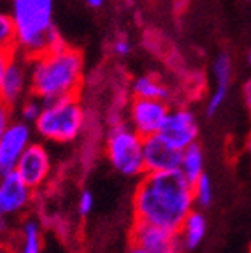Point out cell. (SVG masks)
Listing matches in <instances>:
<instances>
[{
    "label": "cell",
    "mask_w": 251,
    "mask_h": 253,
    "mask_svg": "<svg viewBox=\"0 0 251 253\" xmlns=\"http://www.w3.org/2000/svg\"><path fill=\"white\" fill-rule=\"evenodd\" d=\"M193 210V186L181 170L141 176L133 194V221H144L177 234Z\"/></svg>",
    "instance_id": "obj_1"
},
{
    "label": "cell",
    "mask_w": 251,
    "mask_h": 253,
    "mask_svg": "<svg viewBox=\"0 0 251 253\" xmlns=\"http://www.w3.org/2000/svg\"><path fill=\"white\" fill-rule=\"evenodd\" d=\"M84 56L69 42H60L30 58V93L44 102L81 93Z\"/></svg>",
    "instance_id": "obj_2"
},
{
    "label": "cell",
    "mask_w": 251,
    "mask_h": 253,
    "mask_svg": "<svg viewBox=\"0 0 251 253\" xmlns=\"http://www.w3.org/2000/svg\"><path fill=\"white\" fill-rule=\"evenodd\" d=\"M9 12L16 30L14 49L28 58L65 41L55 27V0H11Z\"/></svg>",
    "instance_id": "obj_3"
},
{
    "label": "cell",
    "mask_w": 251,
    "mask_h": 253,
    "mask_svg": "<svg viewBox=\"0 0 251 253\" xmlns=\"http://www.w3.org/2000/svg\"><path fill=\"white\" fill-rule=\"evenodd\" d=\"M86 126V109L79 95L44 102L42 113L34 123V132L41 139L55 144L74 142Z\"/></svg>",
    "instance_id": "obj_4"
},
{
    "label": "cell",
    "mask_w": 251,
    "mask_h": 253,
    "mask_svg": "<svg viewBox=\"0 0 251 253\" xmlns=\"http://www.w3.org/2000/svg\"><path fill=\"white\" fill-rule=\"evenodd\" d=\"M144 137L133 130L126 120H116L111 123L106 134V155L111 166L122 176L141 178L146 174L144 153H142Z\"/></svg>",
    "instance_id": "obj_5"
},
{
    "label": "cell",
    "mask_w": 251,
    "mask_h": 253,
    "mask_svg": "<svg viewBox=\"0 0 251 253\" xmlns=\"http://www.w3.org/2000/svg\"><path fill=\"white\" fill-rule=\"evenodd\" d=\"M169 109L170 104L167 100L132 97L126 106L125 120L141 137H149L160 132Z\"/></svg>",
    "instance_id": "obj_6"
},
{
    "label": "cell",
    "mask_w": 251,
    "mask_h": 253,
    "mask_svg": "<svg viewBox=\"0 0 251 253\" xmlns=\"http://www.w3.org/2000/svg\"><path fill=\"white\" fill-rule=\"evenodd\" d=\"M199 120L197 115L186 106H170L158 134L172 146L185 150L195 144L199 139Z\"/></svg>",
    "instance_id": "obj_7"
},
{
    "label": "cell",
    "mask_w": 251,
    "mask_h": 253,
    "mask_svg": "<svg viewBox=\"0 0 251 253\" xmlns=\"http://www.w3.org/2000/svg\"><path fill=\"white\" fill-rule=\"evenodd\" d=\"M14 170L34 192L46 185V181L49 179L53 170L51 155L47 151L46 144L32 141L30 146L21 155L20 162L16 164Z\"/></svg>",
    "instance_id": "obj_8"
},
{
    "label": "cell",
    "mask_w": 251,
    "mask_h": 253,
    "mask_svg": "<svg viewBox=\"0 0 251 253\" xmlns=\"http://www.w3.org/2000/svg\"><path fill=\"white\" fill-rule=\"evenodd\" d=\"M27 95H30V58L12 49L2 81V100L16 109Z\"/></svg>",
    "instance_id": "obj_9"
},
{
    "label": "cell",
    "mask_w": 251,
    "mask_h": 253,
    "mask_svg": "<svg viewBox=\"0 0 251 253\" xmlns=\"http://www.w3.org/2000/svg\"><path fill=\"white\" fill-rule=\"evenodd\" d=\"M34 137V125L23 120H12L7 130L0 137V167L2 172L16 169V164L20 162L21 155L30 146Z\"/></svg>",
    "instance_id": "obj_10"
},
{
    "label": "cell",
    "mask_w": 251,
    "mask_h": 253,
    "mask_svg": "<svg viewBox=\"0 0 251 253\" xmlns=\"http://www.w3.org/2000/svg\"><path fill=\"white\" fill-rule=\"evenodd\" d=\"M34 190L18 176L16 170L0 174V214L12 218L21 214L32 202Z\"/></svg>",
    "instance_id": "obj_11"
},
{
    "label": "cell",
    "mask_w": 251,
    "mask_h": 253,
    "mask_svg": "<svg viewBox=\"0 0 251 253\" xmlns=\"http://www.w3.org/2000/svg\"><path fill=\"white\" fill-rule=\"evenodd\" d=\"M142 153H144L146 172H169V170H179L183 150L172 146V144L165 141L160 134L144 137Z\"/></svg>",
    "instance_id": "obj_12"
},
{
    "label": "cell",
    "mask_w": 251,
    "mask_h": 253,
    "mask_svg": "<svg viewBox=\"0 0 251 253\" xmlns=\"http://www.w3.org/2000/svg\"><path fill=\"white\" fill-rule=\"evenodd\" d=\"M132 245L141 246L149 253H169L179 250L177 234L158 225L144 223V221H133L132 232H130Z\"/></svg>",
    "instance_id": "obj_13"
},
{
    "label": "cell",
    "mask_w": 251,
    "mask_h": 253,
    "mask_svg": "<svg viewBox=\"0 0 251 253\" xmlns=\"http://www.w3.org/2000/svg\"><path fill=\"white\" fill-rule=\"evenodd\" d=\"M212 76H214V86L209 93L208 104H206V115L214 116L221 107L225 106L230 93L232 79H234V62L228 51H221L216 55L212 62Z\"/></svg>",
    "instance_id": "obj_14"
},
{
    "label": "cell",
    "mask_w": 251,
    "mask_h": 253,
    "mask_svg": "<svg viewBox=\"0 0 251 253\" xmlns=\"http://www.w3.org/2000/svg\"><path fill=\"white\" fill-rule=\"evenodd\" d=\"M130 91H132V97H141V99H158L167 102L170 99L169 84H165L164 79L155 72L137 76L130 84Z\"/></svg>",
    "instance_id": "obj_15"
},
{
    "label": "cell",
    "mask_w": 251,
    "mask_h": 253,
    "mask_svg": "<svg viewBox=\"0 0 251 253\" xmlns=\"http://www.w3.org/2000/svg\"><path fill=\"white\" fill-rule=\"evenodd\" d=\"M206 229H208V223H206L204 214L200 211L193 210L188 216L185 218L183 225L177 230V241H179V248L185 250H195L197 246L202 243L206 236Z\"/></svg>",
    "instance_id": "obj_16"
},
{
    "label": "cell",
    "mask_w": 251,
    "mask_h": 253,
    "mask_svg": "<svg viewBox=\"0 0 251 253\" xmlns=\"http://www.w3.org/2000/svg\"><path fill=\"white\" fill-rule=\"evenodd\" d=\"M179 170L190 183H195L204 174V151L197 142L183 150Z\"/></svg>",
    "instance_id": "obj_17"
},
{
    "label": "cell",
    "mask_w": 251,
    "mask_h": 253,
    "mask_svg": "<svg viewBox=\"0 0 251 253\" xmlns=\"http://www.w3.org/2000/svg\"><path fill=\"white\" fill-rule=\"evenodd\" d=\"M42 250V236L37 221L27 220L21 227V245L16 253H41Z\"/></svg>",
    "instance_id": "obj_18"
},
{
    "label": "cell",
    "mask_w": 251,
    "mask_h": 253,
    "mask_svg": "<svg viewBox=\"0 0 251 253\" xmlns=\"http://www.w3.org/2000/svg\"><path fill=\"white\" fill-rule=\"evenodd\" d=\"M42 107H44V100L36 97V95H27L23 100H21L18 106H16V111H18V116L20 120L27 123H36V120L39 118V115L42 113Z\"/></svg>",
    "instance_id": "obj_19"
},
{
    "label": "cell",
    "mask_w": 251,
    "mask_h": 253,
    "mask_svg": "<svg viewBox=\"0 0 251 253\" xmlns=\"http://www.w3.org/2000/svg\"><path fill=\"white\" fill-rule=\"evenodd\" d=\"M193 186V201H195V206H200V208H208L211 206L212 199H214V188H212L211 179L202 174L195 183H192Z\"/></svg>",
    "instance_id": "obj_20"
},
{
    "label": "cell",
    "mask_w": 251,
    "mask_h": 253,
    "mask_svg": "<svg viewBox=\"0 0 251 253\" xmlns=\"http://www.w3.org/2000/svg\"><path fill=\"white\" fill-rule=\"evenodd\" d=\"M16 30L11 12L0 11V49H14Z\"/></svg>",
    "instance_id": "obj_21"
},
{
    "label": "cell",
    "mask_w": 251,
    "mask_h": 253,
    "mask_svg": "<svg viewBox=\"0 0 251 253\" xmlns=\"http://www.w3.org/2000/svg\"><path fill=\"white\" fill-rule=\"evenodd\" d=\"M111 51L118 58H125V56H128L132 53V42H130V39L126 36L114 37L113 42H111Z\"/></svg>",
    "instance_id": "obj_22"
},
{
    "label": "cell",
    "mask_w": 251,
    "mask_h": 253,
    "mask_svg": "<svg viewBox=\"0 0 251 253\" xmlns=\"http://www.w3.org/2000/svg\"><path fill=\"white\" fill-rule=\"evenodd\" d=\"M14 113H16L14 107L9 106V104L4 102V100H0V137L4 135V132L7 130V126L12 123Z\"/></svg>",
    "instance_id": "obj_23"
},
{
    "label": "cell",
    "mask_w": 251,
    "mask_h": 253,
    "mask_svg": "<svg viewBox=\"0 0 251 253\" xmlns=\"http://www.w3.org/2000/svg\"><path fill=\"white\" fill-rule=\"evenodd\" d=\"M93 204H95V199L93 195H91V192H88V190H84V192H81V195H79V201H78V213L79 216H88V214L93 211Z\"/></svg>",
    "instance_id": "obj_24"
},
{
    "label": "cell",
    "mask_w": 251,
    "mask_h": 253,
    "mask_svg": "<svg viewBox=\"0 0 251 253\" xmlns=\"http://www.w3.org/2000/svg\"><path fill=\"white\" fill-rule=\"evenodd\" d=\"M12 49H0V100H2V81H4L5 69H7L9 58H11Z\"/></svg>",
    "instance_id": "obj_25"
},
{
    "label": "cell",
    "mask_w": 251,
    "mask_h": 253,
    "mask_svg": "<svg viewBox=\"0 0 251 253\" xmlns=\"http://www.w3.org/2000/svg\"><path fill=\"white\" fill-rule=\"evenodd\" d=\"M9 237H11V227H9V218L0 214V243L9 245Z\"/></svg>",
    "instance_id": "obj_26"
},
{
    "label": "cell",
    "mask_w": 251,
    "mask_h": 253,
    "mask_svg": "<svg viewBox=\"0 0 251 253\" xmlns=\"http://www.w3.org/2000/svg\"><path fill=\"white\" fill-rule=\"evenodd\" d=\"M241 93H243V102L246 106V109L251 113V74L244 79L243 88H241Z\"/></svg>",
    "instance_id": "obj_27"
},
{
    "label": "cell",
    "mask_w": 251,
    "mask_h": 253,
    "mask_svg": "<svg viewBox=\"0 0 251 253\" xmlns=\"http://www.w3.org/2000/svg\"><path fill=\"white\" fill-rule=\"evenodd\" d=\"M86 4H88V7H91V9H100V7H104L106 0H86Z\"/></svg>",
    "instance_id": "obj_28"
},
{
    "label": "cell",
    "mask_w": 251,
    "mask_h": 253,
    "mask_svg": "<svg viewBox=\"0 0 251 253\" xmlns=\"http://www.w3.org/2000/svg\"><path fill=\"white\" fill-rule=\"evenodd\" d=\"M0 253H16L11 245H0Z\"/></svg>",
    "instance_id": "obj_29"
},
{
    "label": "cell",
    "mask_w": 251,
    "mask_h": 253,
    "mask_svg": "<svg viewBox=\"0 0 251 253\" xmlns=\"http://www.w3.org/2000/svg\"><path fill=\"white\" fill-rule=\"evenodd\" d=\"M244 150H246V153L251 157V132H250V135L246 137V142H244Z\"/></svg>",
    "instance_id": "obj_30"
},
{
    "label": "cell",
    "mask_w": 251,
    "mask_h": 253,
    "mask_svg": "<svg viewBox=\"0 0 251 253\" xmlns=\"http://www.w3.org/2000/svg\"><path fill=\"white\" fill-rule=\"evenodd\" d=\"M128 253H149V252H146V250H142L141 246L132 245V246H130V250H128Z\"/></svg>",
    "instance_id": "obj_31"
},
{
    "label": "cell",
    "mask_w": 251,
    "mask_h": 253,
    "mask_svg": "<svg viewBox=\"0 0 251 253\" xmlns=\"http://www.w3.org/2000/svg\"><path fill=\"white\" fill-rule=\"evenodd\" d=\"M246 63H248V67L251 69V42H250V46H248V49H246Z\"/></svg>",
    "instance_id": "obj_32"
},
{
    "label": "cell",
    "mask_w": 251,
    "mask_h": 253,
    "mask_svg": "<svg viewBox=\"0 0 251 253\" xmlns=\"http://www.w3.org/2000/svg\"><path fill=\"white\" fill-rule=\"evenodd\" d=\"M0 174H2V167H0Z\"/></svg>",
    "instance_id": "obj_33"
},
{
    "label": "cell",
    "mask_w": 251,
    "mask_h": 253,
    "mask_svg": "<svg viewBox=\"0 0 251 253\" xmlns=\"http://www.w3.org/2000/svg\"><path fill=\"white\" fill-rule=\"evenodd\" d=\"M169 253H177V252H169Z\"/></svg>",
    "instance_id": "obj_34"
},
{
    "label": "cell",
    "mask_w": 251,
    "mask_h": 253,
    "mask_svg": "<svg viewBox=\"0 0 251 253\" xmlns=\"http://www.w3.org/2000/svg\"><path fill=\"white\" fill-rule=\"evenodd\" d=\"M248 2H251V0H248Z\"/></svg>",
    "instance_id": "obj_35"
},
{
    "label": "cell",
    "mask_w": 251,
    "mask_h": 253,
    "mask_svg": "<svg viewBox=\"0 0 251 253\" xmlns=\"http://www.w3.org/2000/svg\"><path fill=\"white\" fill-rule=\"evenodd\" d=\"M0 245H2V243H0Z\"/></svg>",
    "instance_id": "obj_36"
},
{
    "label": "cell",
    "mask_w": 251,
    "mask_h": 253,
    "mask_svg": "<svg viewBox=\"0 0 251 253\" xmlns=\"http://www.w3.org/2000/svg\"><path fill=\"white\" fill-rule=\"evenodd\" d=\"M250 253H251V252H250Z\"/></svg>",
    "instance_id": "obj_37"
}]
</instances>
